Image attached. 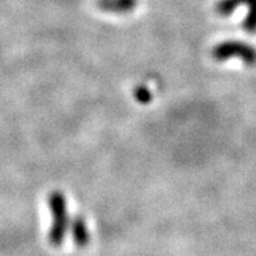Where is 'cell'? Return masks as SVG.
<instances>
[{
	"label": "cell",
	"mask_w": 256,
	"mask_h": 256,
	"mask_svg": "<svg viewBox=\"0 0 256 256\" xmlns=\"http://www.w3.org/2000/svg\"><path fill=\"white\" fill-rule=\"evenodd\" d=\"M51 216H52V226L50 229L48 240L55 247H60L64 242L67 229L70 226V216H68V206L66 196L62 192H52L48 198Z\"/></svg>",
	"instance_id": "obj_1"
},
{
	"label": "cell",
	"mask_w": 256,
	"mask_h": 256,
	"mask_svg": "<svg viewBox=\"0 0 256 256\" xmlns=\"http://www.w3.org/2000/svg\"><path fill=\"white\" fill-rule=\"evenodd\" d=\"M72 238H74V244L80 248H84L90 242V232L86 225V221L81 216H78L72 221Z\"/></svg>",
	"instance_id": "obj_4"
},
{
	"label": "cell",
	"mask_w": 256,
	"mask_h": 256,
	"mask_svg": "<svg viewBox=\"0 0 256 256\" xmlns=\"http://www.w3.org/2000/svg\"><path fill=\"white\" fill-rule=\"evenodd\" d=\"M135 98H136V101L140 102V104H149V102L152 101V92H150V89L146 88V86H138V88L135 89Z\"/></svg>",
	"instance_id": "obj_6"
},
{
	"label": "cell",
	"mask_w": 256,
	"mask_h": 256,
	"mask_svg": "<svg viewBox=\"0 0 256 256\" xmlns=\"http://www.w3.org/2000/svg\"><path fill=\"white\" fill-rule=\"evenodd\" d=\"M98 4L106 12L126 14L135 10L138 0H98Z\"/></svg>",
	"instance_id": "obj_5"
},
{
	"label": "cell",
	"mask_w": 256,
	"mask_h": 256,
	"mask_svg": "<svg viewBox=\"0 0 256 256\" xmlns=\"http://www.w3.org/2000/svg\"><path fill=\"white\" fill-rule=\"evenodd\" d=\"M248 8V14L243 21V29L250 34L256 33V0H220L216 12L222 17H229L240 7Z\"/></svg>",
	"instance_id": "obj_3"
},
{
	"label": "cell",
	"mask_w": 256,
	"mask_h": 256,
	"mask_svg": "<svg viewBox=\"0 0 256 256\" xmlns=\"http://www.w3.org/2000/svg\"><path fill=\"white\" fill-rule=\"evenodd\" d=\"M212 56L217 62H226L229 59H240L248 67L256 66V48L240 40H226L213 48Z\"/></svg>",
	"instance_id": "obj_2"
}]
</instances>
